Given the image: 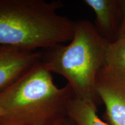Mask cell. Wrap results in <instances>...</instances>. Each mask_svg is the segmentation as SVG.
Segmentation results:
<instances>
[{
  "label": "cell",
  "instance_id": "1",
  "mask_svg": "<svg viewBox=\"0 0 125 125\" xmlns=\"http://www.w3.org/2000/svg\"><path fill=\"white\" fill-rule=\"evenodd\" d=\"M58 0H0V45L30 51L70 42L75 21L59 13Z\"/></svg>",
  "mask_w": 125,
  "mask_h": 125
},
{
  "label": "cell",
  "instance_id": "12",
  "mask_svg": "<svg viewBox=\"0 0 125 125\" xmlns=\"http://www.w3.org/2000/svg\"><path fill=\"white\" fill-rule=\"evenodd\" d=\"M4 115V111H3L2 108H1V105H0V116H3Z\"/></svg>",
  "mask_w": 125,
  "mask_h": 125
},
{
  "label": "cell",
  "instance_id": "10",
  "mask_svg": "<svg viewBox=\"0 0 125 125\" xmlns=\"http://www.w3.org/2000/svg\"><path fill=\"white\" fill-rule=\"evenodd\" d=\"M53 125H76L71 119L68 118V116L54 123Z\"/></svg>",
  "mask_w": 125,
  "mask_h": 125
},
{
  "label": "cell",
  "instance_id": "2",
  "mask_svg": "<svg viewBox=\"0 0 125 125\" xmlns=\"http://www.w3.org/2000/svg\"><path fill=\"white\" fill-rule=\"evenodd\" d=\"M75 97L67 83L58 87L52 73L41 62L0 92L4 115L0 121L18 125H53L65 118Z\"/></svg>",
  "mask_w": 125,
  "mask_h": 125
},
{
  "label": "cell",
  "instance_id": "5",
  "mask_svg": "<svg viewBox=\"0 0 125 125\" xmlns=\"http://www.w3.org/2000/svg\"><path fill=\"white\" fill-rule=\"evenodd\" d=\"M42 51L0 45V92L12 85L40 62Z\"/></svg>",
  "mask_w": 125,
  "mask_h": 125
},
{
  "label": "cell",
  "instance_id": "7",
  "mask_svg": "<svg viewBox=\"0 0 125 125\" xmlns=\"http://www.w3.org/2000/svg\"><path fill=\"white\" fill-rule=\"evenodd\" d=\"M67 116L76 125H109L97 114V106L75 97L70 102Z\"/></svg>",
  "mask_w": 125,
  "mask_h": 125
},
{
  "label": "cell",
  "instance_id": "9",
  "mask_svg": "<svg viewBox=\"0 0 125 125\" xmlns=\"http://www.w3.org/2000/svg\"><path fill=\"white\" fill-rule=\"evenodd\" d=\"M121 6L122 12V19L121 25L119 30L118 36L125 33V0H121Z\"/></svg>",
  "mask_w": 125,
  "mask_h": 125
},
{
  "label": "cell",
  "instance_id": "6",
  "mask_svg": "<svg viewBox=\"0 0 125 125\" xmlns=\"http://www.w3.org/2000/svg\"><path fill=\"white\" fill-rule=\"evenodd\" d=\"M95 14L94 26L98 34L108 41L118 37L122 19L121 0H84Z\"/></svg>",
  "mask_w": 125,
  "mask_h": 125
},
{
  "label": "cell",
  "instance_id": "11",
  "mask_svg": "<svg viewBox=\"0 0 125 125\" xmlns=\"http://www.w3.org/2000/svg\"><path fill=\"white\" fill-rule=\"evenodd\" d=\"M0 125H15V124H12V123H6L4 122L0 121Z\"/></svg>",
  "mask_w": 125,
  "mask_h": 125
},
{
  "label": "cell",
  "instance_id": "4",
  "mask_svg": "<svg viewBox=\"0 0 125 125\" xmlns=\"http://www.w3.org/2000/svg\"><path fill=\"white\" fill-rule=\"evenodd\" d=\"M96 89L105 105L106 122L125 125V72L103 65L97 77Z\"/></svg>",
  "mask_w": 125,
  "mask_h": 125
},
{
  "label": "cell",
  "instance_id": "3",
  "mask_svg": "<svg viewBox=\"0 0 125 125\" xmlns=\"http://www.w3.org/2000/svg\"><path fill=\"white\" fill-rule=\"evenodd\" d=\"M109 42L89 20H77L70 43L44 49L41 62L52 73L64 77L76 97L97 106L101 100L96 91V79L104 64Z\"/></svg>",
  "mask_w": 125,
  "mask_h": 125
},
{
  "label": "cell",
  "instance_id": "8",
  "mask_svg": "<svg viewBox=\"0 0 125 125\" xmlns=\"http://www.w3.org/2000/svg\"><path fill=\"white\" fill-rule=\"evenodd\" d=\"M104 65L125 72V33L109 42L106 49Z\"/></svg>",
  "mask_w": 125,
  "mask_h": 125
}]
</instances>
